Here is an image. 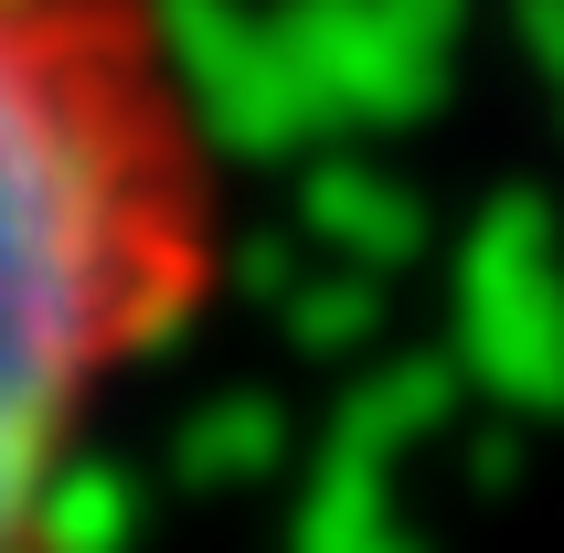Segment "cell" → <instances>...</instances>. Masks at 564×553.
Instances as JSON below:
<instances>
[{"mask_svg":"<svg viewBox=\"0 0 564 553\" xmlns=\"http://www.w3.org/2000/svg\"><path fill=\"white\" fill-rule=\"evenodd\" d=\"M214 276V139L150 0H0V553H64L96 415Z\"/></svg>","mask_w":564,"mask_h":553,"instance_id":"6da1fadb","label":"cell"}]
</instances>
